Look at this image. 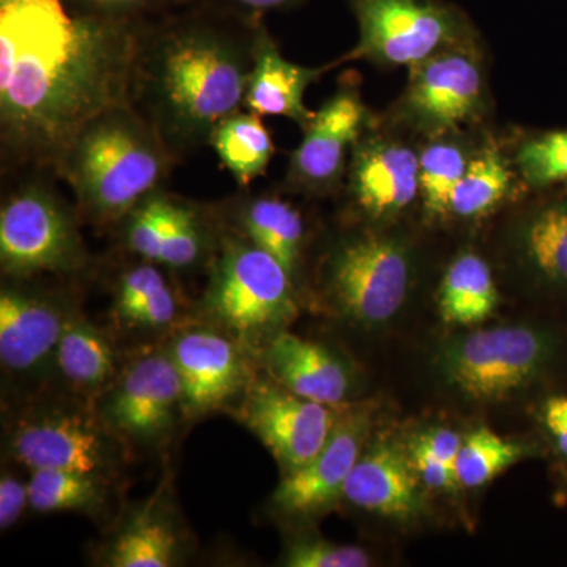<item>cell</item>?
Wrapping results in <instances>:
<instances>
[{"label": "cell", "mask_w": 567, "mask_h": 567, "mask_svg": "<svg viewBox=\"0 0 567 567\" xmlns=\"http://www.w3.org/2000/svg\"><path fill=\"white\" fill-rule=\"evenodd\" d=\"M557 354L554 334L533 324H506L458 336L440 350V377L466 401L495 404L536 383Z\"/></svg>", "instance_id": "obj_7"}, {"label": "cell", "mask_w": 567, "mask_h": 567, "mask_svg": "<svg viewBox=\"0 0 567 567\" xmlns=\"http://www.w3.org/2000/svg\"><path fill=\"white\" fill-rule=\"evenodd\" d=\"M509 248L522 274L533 282L567 292V196L518 218L511 229Z\"/></svg>", "instance_id": "obj_22"}, {"label": "cell", "mask_w": 567, "mask_h": 567, "mask_svg": "<svg viewBox=\"0 0 567 567\" xmlns=\"http://www.w3.org/2000/svg\"><path fill=\"white\" fill-rule=\"evenodd\" d=\"M371 130L354 144L346 174L347 192L371 221H386L420 197V153Z\"/></svg>", "instance_id": "obj_17"}, {"label": "cell", "mask_w": 567, "mask_h": 567, "mask_svg": "<svg viewBox=\"0 0 567 567\" xmlns=\"http://www.w3.org/2000/svg\"><path fill=\"white\" fill-rule=\"evenodd\" d=\"M262 361L275 382L301 398L341 406L352 391V374L341 358L317 342L282 330L264 341Z\"/></svg>", "instance_id": "obj_19"}, {"label": "cell", "mask_w": 567, "mask_h": 567, "mask_svg": "<svg viewBox=\"0 0 567 567\" xmlns=\"http://www.w3.org/2000/svg\"><path fill=\"white\" fill-rule=\"evenodd\" d=\"M182 555V533L162 492L136 507L104 547L110 567H169Z\"/></svg>", "instance_id": "obj_23"}, {"label": "cell", "mask_w": 567, "mask_h": 567, "mask_svg": "<svg viewBox=\"0 0 567 567\" xmlns=\"http://www.w3.org/2000/svg\"><path fill=\"white\" fill-rule=\"evenodd\" d=\"M55 371L84 395H102L117 379V354L104 331L73 309L63 327Z\"/></svg>", "instance_id": "obj_24"}, {"label": "cell", "mask_w": 567, "mask_h": 567, "mask_svg": "<svg viewBox=\"0 0 567 567\" xmlns=\"http://www.w3.org/2000/svg\"><path fill=\"white\" fill-rule=\"evenodd\" d=\"M431 140L420 152V199L431 218H446L451 196L473 155L454 133Z\"/></svg>", "instance_id": "obj_30"}, {"label": "cell", "mask_w": 567, "mask_h": 567, "mask_svg": "<svg viewBox=\"0 0 567 567\" xmlns=\"http://www.w3.org/2000/svg\"><path fill=\"white\" fill-rule=\"evenodd\" d=\"M245 14L264 18L270 11H287L298 9L308 0H213Z\"/></svg>", "instance_id": "obj_41"}, {"label": "cell", "mask_w": 567, "mask_h": 567, "mask_svg": "<svg viewBox=\"0 0 567 567\" xmlns=\"http://www.w3.org/2000/svg\"><path fill=\"white\" fill-rule=\"evenodd\" d=\"M7 279L0 290V363L3 374L35 380L55 369V353L70 312L52 290Z\"/></svg>", "instance_id": "obj_14"}, {"label": "cell", "mask_w": 567, "mask_h": 567, "mask_svg": "<svg viewBox=\"0 0 567 567\" xmlns=\"http://www.w3.org/2000/svg\"><path fill=\"white\" fill-rule=\"evenodd\" d=\"M281 563L287 567H368L372 559L361 547L301 536L287 544Z\"/></svg>", "instance_id": "obj_35"}, {"label": "cell", "mask_w": 567, "mask_h": 567, "mask_svg": "<svg viewBox=\"0 0 567 567\" xmlns=\"http://www.w3.org/2000/svg\"><path fill=\"white\" fill-rule=\"evenodd\" d=\"M328 70V65L305 66L287 61L264 24L257 39L245 110L260 117H286L305 130L316 112L306 106V91Z\"/></svg>", "instance_id": "obj_20"}, {"label": "cell", "mask_w": 567, "mask_h": 567, "mask_svg": "<svg viewBox=\"0 0 567 567\" xmlns=\"http://www.w3.org/2000/svg\"><path fill=\"white\" fill-rule=\"evenodd\" d=\"M372 117L360 89L346 82L328 96L303 130V140L287 164L284 185L306 197L338 192L346 181L354 144L369 128Z\"/></svg>", "instance_id": "obj_12"}, {"label": "cell", "mask_w": 567, "mask_h": 567, "mask_svg": "<svg viewBox=\"0 0 567 567\" xmlns=\"http://www.w3.org/2000/svg\"><path fill=\"white\" fill-rule=\"evenodd\" d=\"M177 293L159 270V264L141 259L118 275L114 286L112 316L123 328L159 331L177 319Z\"/></svg>", "instance_id": "obj_26"}, {"label": "cell", "mask_w": 567, "mask_h": 567, "mask_svg": "<svg viewBox=\"0 0 567 567\" xmlns=\"http://www.w3.org/2000/svg\"><path fill=\"white\" fill-rule=\"evenodd\" d=\"M224 223L275 257L297 282L303 260L306 227L292 204L271 194L241 193L219 205Z\"/></svg>", "instance_id": "obj_21"}, {"label": "cell", "mask_w": 567, "mask_h": 567, "mask_svg": "<svg viewBox=\"0 0 567 567\" xmlns=\"http://www.w3.org/2000/svg\"><path fill=\"white\" fill-rule=\"evenodd\" d=\"M115 436L102 417L65 404L29 406L9 431V451L29 470H66L110 480L117 466Z\"/></svg>", "instance_id": "obj_9"}, {"label": "cell", "mask_w": 567, "mask_h": 567, "mask_svg": "<svg viewBox=\"0 0 567 567\" xmlns=\"http://www.w3.org/2000/svg\"><path fill=\"white\" fill-rule=\"evenodd\" d=\"M358 24L357 44L328 69L369 62L413 69L440 52L476 43L465 11L445 0H347Z\"/></svg>", "instance_id": "obj_6"}, {"label": "cell", "mask_w": 567, "mask_h": 567, "mask_svg": "<svg viewBox=\"0 0 567 567\" xmlns=\"http://www.w3.org/2000/svg\"><path fill=\"white\" fill-rule=\"evenodd\" d=\"M74 17L141 21L181 9L196 0H62Z\"/></svg>", "instance_id": "obj_36"}, {"label": "cell", "mask_w": 567, "mask_h": 567, "mask_svg": "<svg viewBox=\"0 0 567 567\" xmlns=\"http://www.w3.org/2000/svg\"><path fill=\"white\" fill-rule=\"evenodd\" d=\"M177 158L130 104L82 126L55 169L73 192L81 218L96 227L122 219L169 177Z\"/></svg>", "instance_id": "obj_3"}, {"label": "cell", "mask_w": 567, "mask_h": 567, "mask_svg": "<svg viewBox=\"0 0 567 567\" xmlns=\"http://www.w3.org/2000/svg\"><path fill=\"white\" fill-rule=\"evenodd\" d=\"M413 445L423 447L432 456L456 470L458 451L464 445V439L451 429L435 427L417 435Z\"/></svg>", "instance_id": "obj_39"}, {"label": "cell", "mask_w": 567, "mask_h": 567, "mask_svg": "<svg viewBox=\"0 0 567 567\" xmlns=\"http://www.w3.org/2000/svg\"><path fill=\"white\" fill-rule=\"evenodd\" d=\"M210 147L241 189L267 173L276 153L274 136L262 117L246 110L235 112L216 126Z\"/></svg>", "instance_id": "obj_28"}, {"label": "cell", "mask_w": 567, "mask_h": 567, "mask_svg": "<svg viewBox=\"0 0 567 567\" xmlns=\"http://www.w3.org/2000/svg\"><path fill=\"white\" fill-rule=\"evenodd\" d=\"M516 175L495 145L473 153L450 200L447 216L477 219L496 210L513 193Z\"/></svg>", "instance_id": "obj_29"}, {"label": "cell", "mask_w": 567, "mask_h": 567, "mask_svg": "<svg viewBox=\"0 0 567 567\" xmlns=\"http://www.w3.org/2000/svg\"><path fill=\"white\" fill-rule=\"evenodd\" d=\"M334 409L279 383L254 379L237 416L270 451L284 475L308 464L322 450L338 417Z\"/></svg>", "instance_id": "obj_13"}, {"label": "cell", "mask_w": 567, "mask_h": 567, "mask_svg": "<svg viewBox=\"0 0 567 567\" xmlns=\"http://www.w3.org/2000/svg\"><path fill=\"white\" fill-rule=\"evenodd\" d=\"M80 212L43 178H29L0 208V267L7 279L78 274L89 262Z\"/></svg>", "instance_id": "obj_8"}, {"label": "cell", "mask_w": 567, "mask_h": 567, "mask_svg": "<svg viewBox=\"0 0 567 567\" xmlns=\"http://www.w3.org/2000/svg\"><path fill=\"white\" fill-rule=\"evenodd\" d=\"M514 166L529 188L567 182V132L537 134L522 142Z\"/></svg>", "instance_id": "obj_33"}, {"label": "cell", "mask_w": 567, "mask_h": 567, "mask_svg": "<svg viewBox=\"0 0 567 567\" xmlns=\"http://www.w3.org/2000/svg\"><path fill=\"white\" fill-rule=\"evenodd\" d=\"M183 415L177 369L167 350L141 354L102 394L99 416L122 442L159 446Z\"/></svg>", "instance_id": "obj_11"}, {"label": "cell", "mask_w": 567, "mask_h": 567, "mask_svg": "<svg viewBox=\"0 0 567 567\" xmlns=\"http://www.w3.org/2000/svg\"><path fill=\"white\" fill-rule=\"evenodd\" d=\"M177 369L183 413L197 417L244 398L252 374L244 350L218 328H192L166 347Z\"/></svg>", "instance_id": "obj_16"}, {"label": "cell", "mask_w": 567, "mask_h": 567, "mask_svg": "<svg viewBox=\"0 0 567 567\" xmlns=\"http://www.w3.org/2000/svg\"><path fill=\"white\" fill-rule=\"evenodd\" d=\"M544 423L550 435L554 436L559 453L567 457V398L557 395L548 399L544 406Z\"/></svg>", "instance_id": "obj_40"}, {"label": "cell", "mask_w": 567, "mask_h": 567, "mask_svg": "<svg viewBox=\"0 0 567 567\" xmlns=\"http://www.w3.org/2000/svg\"><path fill=\"white\" fill-rule=\"evenodd\" d=\"M498 305L491 267L480 254L465 251L446 268L439 292L440 316L450 324L484 322Z\"/></svg>", "instance_id": "obj_27"}, {"label": "cell", "mask_w": 567, "mask_h": 567, "mask_svg": "<svg viewBox=\"0 0 567 567\" xmlns=\"http://www.w3.org/2000/svg\"><path fill=\"white\" fill-rule=\"evenodd\" d=\"M141 21L74 17L62 0H0L3 169L55 175L85 123L130 104Z\"/></svg>", "instance_id": "obj_1"}, {"label": "cell", "mask_w": 567, "mask_h": 567, "mask_svg": "<svg viewBox=\"0 0 567 567\" xmlns=\"http://www.w3.org/2000/svg\"><path fill=\"white\" fill-rule=\"evenodd\" d=\"M29 506V481L3 472L0 477V529L7 532L17 525Z\"/></svg>", "instance_id": "obj_38"}, {"label": "cell", "mask_w": 567, "mask_h": 567, "mask_svg": "<svg viewBox=\"0 0 567 567\" xmlns=\"http://www.w3.org/2000/svg\"><path fill=\"white\" fill-rule=\"evenodd\" d=\"M200 311L238 341H267L298 316L295 282L275 257L226 224Z\"/></svg>", "instance_id": "obj_4"}, {"label": "cell", "mask_w": 567, "mask_h": 567, "mask_svg": "<svg viewBox=\"0 0 567 567\" xmlns=\"http://www.w3.org/2000/svg\"><path fill=\"white\" fill-rule=\"evenodd\" d=\"M420 486L410 454L380 440L365 445L347 480L344 499L365 513L409 520L421 511Z\"/></svg>", "instance_id": "obj_18"}, {"label": "cell", "mask_w": 567, "mask_h": 567, "mask_svg": "<svg viewBox=\"0 0 567 567\" xmlns=\"http://www.w3.org/2000/svg\"><path fill=\"white\" fill-rule=\"evenodd\" d=\"M409 454L413 468L425 487L434 488V491H451L458 486L456 470L453 466L445 464L416 445L410 446Z\"/></svg>", "instance_id": "obj_37"}, {"label": "cell", "mask_w": 567, "mask_h": 567, "mask_svg": "<svg viewBox=\"0 0 567 567\" xmlns=\"http://www.w3.org/2000/svg\"><path fill=\"white\" fill-rule=\"evenodd\" d=\"M107 481L66 470H32L29 506L37 513H85L102 509Z\"/></svg>", "instance_id": "obj_31"}, {"label": "cell", "mask_w": 567, "mask_h": 567, "mask_svg": "<svg viewBox=\"0 0 567 567\" xmlns=\"http://www.w3.org/2000/svg\"><path fill=\"white\" fill-rule=\"evenodd\" d=\"M525 447L481 427L464 439L456 458L458 486L475 488L491 483L499 473L524 457Z\"/></svg>", "instance_id": "obj_32"}, {"label": "cell", "mask_w": 567, "mask_h": 567, "mask_svg": "<svg viewBox=\"0 0 567 567\" xmlns=\"http://www.w3.org/2000/svg\"><path fill=\"white\" fill-rule=\"evenodd\" d=\"M264 18L213 0L142 20L128 102L178 163L210 145L216 126L245 110Z\"/></svg>", "instance_id": "obj_2"}, {"label": "cell", "mask_w": 567, "mask_h": 567, "mask_svg": "<svg viewBox=\"0 0 567 567\" xmlns=\"http://www.w3.org/2000/svg\"><path fill=\"white\" fill-rule=\"evenodd\" d=\"M164 196H166V189H156L118 224L122 227V240L126 249L140 259L155 264H159V257H162Z\"/></svg>", "instance_id": "obj_34"}, {"label": "cell", "mask_w": 567, "mask_h": 567, "mask_svg": "<svg viewBox=\"0 0 567 567\" xmlns=\"http://www.w3.org/2000/svg\"><path fill=\"white\" fill-rule=\"evenodd\" d=\"M319 274L323 297L339 315L377 327L404 308L416 279V257L399 235L353 230L330 245Z\"/></svg>", "instance_id": "obj_5"}, {"label": "cell", "mask_w": 567, "mask_h": 567, "mask_svg": "<svg viewBox=\"0 0 567 567\" xmlns=\"http://www.w3.org/2000/svg\"><path fill=\"white\" fill-rule=\"evenodd\" d=\"M224 227L219 205L208 207L166 192L159 265L173 270H188L207 259L213 260Z\"/></svg>", "instance_id": "obj_25"}, {"label": "cell", "mask_w": 567, "mask_h": 567, "mask_svg": "<svg viewBox=\"0 0 567 567\" xmlns=\"http://www.w3.org/2000/svg\"><path fill=\"white\" fill-rule=\"evenodd\" d=\"M371 406L338 410L330 439L308 464L284 473L271 503L286 517L322 516L344 498V486L368 445Z\"/></svg>", "instance_id": "obj_15"}, {"label": "cell", "mask_w": 567, "mask_h": 567, "mask_svg": "<svg viewBox=\"0 0 567 567\" xmlns=\"http://www.w3.org/2000/svg\"><path fill=\"white\" fill-rule=\"evenodd\" d=\"M475 44L440 52L410 69L399 117L429 137L458 132L486 110L487 85Z\"/></svg>", "instance_id": "obj_10"}]
</instances>
